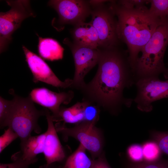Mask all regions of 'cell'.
<instances>
[{"label": "cell", "mask_w": 168, "mask_h": 168, "mask_svg": "<svg viewBox=\"0 0 168 168\" xmlns=\"http://www.w3.org/2000/svg\"><path fill=\"white\" fill-rule=\"evenodd\" d=\"M45 137V132L37 136H30L20 145L21 154L18 155L24 160L38 159L37 155L43 153Z\"/></svg>", "instance_id": "obj_16"}, {"label": "cell", "mask_w": 168, "mask_h": 168, "mask_svg": "<svg viewBox=\"0 0 168 168\" xmlns=\"http://www.w3.org/2000/svg\"><path fill=\"white\" fill-rule=\"evenodd\" d=\"M74 26L71 31L74 43L81 46L98 48L97 33L90 22H82Z\"/></svg>", "instance_id": "obj_14"}, {"label": "cell", "mask_w": 168, "mask_h": 168, "mask_svg": "<svg viewBox=\"0 0 168 168\" xmlns=\"http://www.w3.org/2000/svg\"><path fill=\"white\" fill-rule=\"evenodd\" d=\"M58 15L60 25L74 26L85 22L91 14V7L89 0H51L48 3Z\"/></svg>", "instance_id": "obj_10"}, {"label": "cell", "mask_w": 168, "mask_h": 168, "mask_svg": "<svg viewBox=\"0 0 168 168\" xmlns=\"http://www.w3.org/2000/svg\"><path fill=\"white\" fill-rule=\"evenodd\" d=\"M9 93L15 98V102L7 127L17 134L21 145L31 136L33 131L37 133H41L38 120L40 117L45 115V110L37 109L29 96H19L12 89Z\"/></svg>", "instance_id": "obj_4"}, {"label": "cell", "mask_w": 168, "mask_h": 168, "mask_svg": "<svg viewBox=\"0 0 168 168\" xmlns=\"http://www.w3.org/2000/svg\"><path fill=\"white\" fill-rule=\"evenodd\" d=\"M45 116L48 128L45 132V138L43 153L46 161V164L57 163H65L68 157L66 151L61 144L54 125L51 114L49 110L45 109Z\"/></svg>", "instance_id": "obj_12"}, {"label": "cell", "mask_w": 168, "mask_h": 168, "mask_svg": "<svg viewBox=\"0 0 168 168\" xmlns=\"http://www.w3.org/2000/svg\"><path fill=\"white\" fill-rule=\"evenodd\" d=\"M110 3L117 18L118 37L127 45L128 61L134 73L138 53L165 19L152 14L144 5L129 7L119 0H111Z\"/></svg>", "instance_id": "obj_2"}, {"label": "cell", "mask_w": 168, "mask_h": 168, "mask_svg": "<svg viewBox=\"0 0 168 168\" xmlns=\"http://www.w3.org/2000/svg\"><path fill=\"white\" fill-rule=\"evenodd\" d=\"M152 137L157 143L162 153L168 156V131H152Z\"/></svg>", "instance_id": "obj_23"}, {"label": "cell", "mask_w": 168, "mask_h": 168, "mask_svg": "<svg viewBox=\"0 0 168 168\" xmlns=\"http://www.w3.org/2000/svg\"><path fill=\"white\" fill-rule=\"evenodd\" d=\"M15 99L6 100L0 97V127L1 129L7 127L12 115Z\"/></svg>", "instance_id": "obj_19"}, {"label": "cell", "mask_w": 168, "mask_h": 168, "mask_svg": "<svg viewBox=\"0 0 168 168\" xmlns=\"http://www.w3.org/2000/svg\"><path fill=\"white\" fill-rule=\"evenodd\" d=\"M51 117L53 122L63 121L75 125L80 124L84 121L83 103L77 102L68 108L61 106L58 114Z\"/></svg>", "instance_id": "obj_17"}, {"label": "cell", "mask_w": 168, "mask_h": 168, "mask_svg": "<svg viewBox=\"0 0 168 168\" xmlns=\"http://www.w3.org/2000/svg\"><path fill=\"white\" fill-rule=\"evenodd\" d=\"M150 12L161 20L167 18L168 15V0H149Z\"/></svg>", "instance_id": "obj_22"}, {"label": "cell", "mask_w": 168, "mask_h": 168, "mask_svg": "<svg viewBox=\"0 0 168 168\" xmlns=\"http://www.w3.org/2000/svg\"><path fill=\"white\" fill-rule=\"evenodd\" d=\"M38 159L33 160H26L22 159L18 155L14 157L13 161L9 163H0V168H28L30 165L34 164Z\"/></svg>", "instance_id": "obj_25"}, {"label": "cell", "mask_w": 168, "mask_h": 168, "mask_svg": "<svg viewBox=\"0 0 168 168\" xmlns=\"http://www.w3.org/2000/svg\"><path fill=\"white\" fill-rule=\"evenodd\" d=\"M127 153L129 159L135 163L144 162L142 146L140 145H131L127 150Z\"/></svg>", "instance_id": "obj_24"}, {"label": "cell", "mask_w": 168, "mask_h": 168, "mask_svg": "<svg viewBox=\"0 0 168 168\" xmlns=\"http://www.w3.org/2000/svg\"><path fill=\"white\" fill-rule=\"evenodd\" d=\"M167 20L168 21V15L167 16Z\"/></svg>", "instance_id": "obj_30"}, {"label": "cell", "mask_w": 168, "mask_h": 168, "mask_svg": "<svg viewBox=\"0 0 168 168\" xmlns=\"http://www.w3.org/2000/svg\"><path fill=\"white\" fill-rule=\"evenodd\" d=\"M29 97L34 102L49 110L54 116L58 114L62 104H68L71 101L74 93L71 91L57 93L41 87L33 89Z\"/></svg>", "instance_id": "obj_13"}, {"label": "cell", "mask_w": 168, "mask_h": 168, "mask_svg": "<svg viewBox=\"0 0 168 168\" xmlns=\"http://www.w3.org/2000/svg\"><path fill=\"white\" fill-rule=\"evenodd\" d=\"M135 84L137 93L133 101L142 111H151L153 102L168 97V79L162 81L157 77L143 78L137 80Z\"/></svg>", "instance_id": "obj_9"}, {"label": "cell", "mask_w": 168, "mask_h": 168, "mask_svg": "<svg viewBox=\"0 0 168 168\" xmlns=\"http://www.w3.org/2000/svg\"><path fill=\"white\" fill-rule=\"evenodd\" d=\"M63 42L71 49L75 63V73L71 87L81 90L86 84L85 76L98 63L100 49L76 45L68 38L64 39Z\"/></svg>", "instance_id": "obj_8"}, {"label": "cell", "mask_w": 168, "mask_h": 168, "mask_svg": "<svg viewBox=\"0 0 168 168\" xmlns=\"http://www.w3.org/2000/svg\"><path fill=\"white\" fill-rule=\"evenodd\" d=\"M100 53L96 73L81 90L87 100L114 114L121 106H131L133 100L124 97L123 91L135 84L134 74L128 56L117 47L100 49Z\"/></svg>", "instance_id": "obj_1"}, {"label": "cell", "mask_w": 168, "mask_h": 168, "mask_svg": "<svg viewBox=\"0 0 168 168\" xmlns=\"http://www.w3.org/2000/svg\"><path fill=\"white\" fill-rule=\"evenodd\" d=\"M38 37V49L40 55L43 58L50 61L62 59L64 48L56 40L49 38Z\"/></svg>", "instance_id": "obj_15"}, {"label": "cell", "mask_w": 168, "mask_h": 168, "mask_svg": "<svg viewBox=\"0 0 168 168\" xmlns=\"http://www.w3.org/2000/svg\"><path fill=\"white\" fill-rule=\"evenodd\" d=\"M142 147L144 162H152L159 160L162 153L155 141L145 142Z\"/></svg>", "instance_id": "obj_20"}, {"label": "cell", "mask_w": 168, "mask_h": 168, "mask_svg": "<svg viewBox=\"0 0 168 168\" xmlns=\"http://www.w3.org/2000/svg\"><path fill=\"white\" fill-rule=\"evenodd\" d=\"M10 10L0 13V52L5 51L12 40V35L25 19L35 17L28 0H6Z\"/></svg>", "instance_id": "obj_6"}, {"label": "cell", "mask_w": 168, "mask_h": 168, "mask_svg": "<svg viewBox=\"0 0 168 168\" xmlns=\"http://www.w3.org/2000/svg\"><path fill=\"white\" fill-rule=\"evenodd\" d=\"M18 138L17 134L11 128H8L0 137V153L13 141Z\"/></svg>", "instance_id": "obj_26"}, {"label": "cell", "mask_w": 168, "mask_h": 168, "mask_svg": "<svg viewBox=\"0 0 168 168\" xmlns=\"http://www.w3.org/2000/svg\"><path fill=\"white\" fill-rule=\"evenodd\" d=\"M89 0L91 7L90 21L96 30L98 48L117 47L120 40L117 31V20L111 0Z\"/></svg>", "instance_id": "obj_5"}, {"label": "cell", "mask_w": 168, "mask_h": 168, "mask_svg": "<svg viewBox=\"0 0 168 168\" xmlns=\"http://www.w3.org/2000/svg\"><path fill=\"white\" fill-rule=\"evenodd\" d=\"M168 44V21L166 19L162 21L141 51L142 54L137 60L134 70L136 82L143 78L158 77L161 74L168 79V68L163 61Z\"/></svg>", "instance_id": "obj_3"}, {"label": "cell", "mask_w": 168, "mask_h": 168, "mask_svg": "<svg viewBox=\"0 0 168 168\" xmlns=\"http://www.w3.org/2000/svg\"><path fill=\"white\" fill-rule=\"evenodd\" d=\"M91 168H112L108 162L104 152L98 157L93 159Z\"/></svg>", "instance_id": "obj_28"}, {"label": "cell", "mask_w": 168, "mask_h": 168, "mask_svg": "<svg viewBox=\"0 0 168 168\" xmlns=\"http://www.w3.org/2000/svg\"><path fill=\"white\" fill-rule=\"evenodd\" d=\"M96 123L83 122L73 127L68 128L64 124L58 122L55 125L57 133L63 135L65 139L72 137L91 155L93 159L100 156L104 152V137L101 130L96 126Z\"/></svg>", "instance_id": "obj_7"}, {"label": "cell", "mask_w": 168, "mask_h": 168, "mask_svg": "<svg viewBox=\"0 0 168 168\" xmlns=\"http://www.w3.org/2000/svg\"><path fill=\"white\" fill-rule=\"evenodd\" d=\"M129 168H168V161L159 160L152 162L135 163L131 165Z\"/></svg>", "instance_id": "obj_27"}, {"label": "cell", "mask_w": 168, "mask_h": 168, "mask_svg": "<svg viewBox=\"0 0 168 168\" xmlns=\"http://www.w3.org/2000/svg\"><path fill=\"white\" fill-rule=\"evenodd\" d=\"M86 150L80 144L76 150L68 157L63 168H91L93 159L88 157Z\"/></svg>", "instance_id": "obj_18"}, {"label": "cell", "mask_w": 168, "mask_h": 168, "mask_svg": "<svg viewBox=\"0 0 168 168\" xmlns=\"http://www.w3.org/2000/svg\"><path fill=\"white\" fill-rule=\"evenodd\" d=\"M84 121L96 123L99 119L100 107L96 104L87 100H83Z\"/></svg>", "instance_id": "obj_21"}, {"label": "cell", "mask_w": 168, "mask_h": 168, "mask_svg": "<svg viewBox=\"0 0 168 168\" xmlns=\"http://www.w3.org/2000/svg\"><path fill=\"white\" fill-rule=\"evenodd\" d=\"M22 49L26 61L33 75L34 82H41L54 87L63 88L71 87L72 79L68 78L63 82L61 81L41 58L24 45L22 46Z\"/></svg>", "instance_id": "obj_11"}, {"label": "cell", "mask_w": 168, "mask_h": 168, "mask_svg": "<svg viewBox=\"0 0 168 168\" xmlns=\"http://www.w3.org/2000/svg\"><path fill=\"white\" fill-rule=\"evenodd\" d=\"M63 166L60 164L55 163L49 165L45 164L40 166L39 168H63Z\"/></svg>", "instance_id": "obj_29"}]
</instances>
